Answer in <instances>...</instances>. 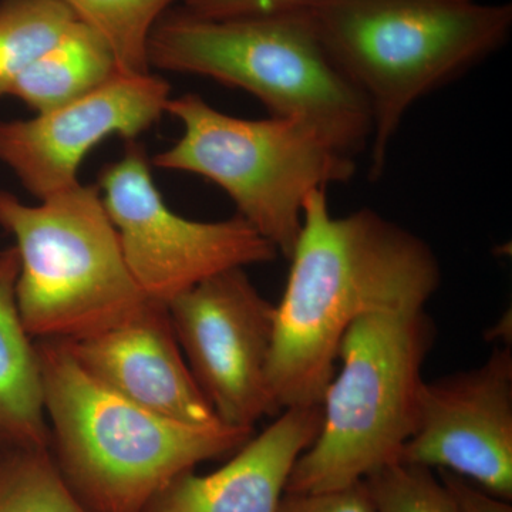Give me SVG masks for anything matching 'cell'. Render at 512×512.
Segmentation results:
<instances>
[{
    "label": "cell",
    "mask_w": 512,
    "mask_h": 512,
    "mask_svg": "<svg viewBox=\"0 0 512 512\" xmlns=\"http://www.w3.org/2000/svg\"><path fill=\"white\" fill-rule=\"evenodd\" d=\"M268 365L276 413L320 404L343 336L369 313L426 308L441 284L427 242L376 211L330 212L328 190L303 204Z\"/></svg>",
    "instance_id": "6da1fadb"
},
{
    "label": "cell",
    "mask_w": 512,
    "mask_h": 512,
    "mask_svg": "<svg viewBox=\"0 0 512 512\" xmlns=\"http://www.w3.org/2000/svg\"><path fill=\"white\" fill-rule=\"evenodd\" d=\"M372 116L369 177L417 101L507 45L510 3L478 0H312L298 8Z\"/></svg>",
    "instance_id": "7a4b0ae2"
},
{
    "label": "cell",
    "mask_w": 512,
    "mask_h": 512,
    "mask_svg": "<svg viewBox=\"0 0 512 512\" xmlns=\"http://www.w3.org/2000/svg\"><path fill=\"white\" fill-rule=\"evenodd\" d=\"M36 348L49 451L89 512H143L175 477L234 454L254 434L165 419L94 380L63 340H36Z\"/></svg>",
    "instance_id": "3957f363"
},
{
    "label": "cell",
    "mask_w": 512,
    "mask_h": 512,
    "mask_svg": "<svg viewBox=\"0 0 512 512\" xmlns=\"http://www.w3.org/2000/svg\"><path fill=\"white\" fill-rule=\"evenodd\" d=\"M148 63L244 90L271 117L302 121L349 156L369 147L372 116L365 99L299 9L224 19L170 9L151 33Z\"/></svg>",
    "instance_id": "277c9868"
},
{
    "label": "cell",
    "mask_w": 512,
    "mask_h": 512,
    "mask_svg": "<svg viewBox=\"0 0 512 512\" xmlns=\"http://www.w3.org/2000/svg\"><path fill=\"white\" fill-rule=\"evenodd\" d=\"M434 340L426 308L369 313L350 326L320 400L318 436L285 491L348 487L399 461L416 430L421 370Z\"/></svg>",
    "instance_id": "5b68a950"
},
{
    "label": "cell",
    "mask_w": 512,
    "mask_h": 512,
    "mask_svg": "<svg viewBox=\"0 0 512 512\" xmlns=\"http://www.w3.org/2000/svg\"><path fill=\"white\" fill-rule=\"evenodd\" d=\"M0 227L16 241V299L35 340L96 335L151 301L128 269L99 187L80 183L37 205L0 190Z\"/></svg>",
    "instance_id": "8992f818"
},
{
    "label": "cell",
    "mask_w": 512,
    "mask_h": 512,
    "mask_svg": "<svg viewBox=\"0 0 512 512\" xmlns=\"http://www.w3.org/2000/svg\"><path fill=\"white\" fill-rule=\"evenodd\" d=\"M167 113L183 134L153 164L217 184L237 215L285 258L301 234L306 197L356 173L355 157L302 121L238 119L192 93L170 99Z\"/></svg>",
    "instance_id": "52a82bcc"
},
{
    "label": "cell",
    "mask_w": 512,
    "mask_h": 512,
    "mask_svg": "<svg viewBox=\"0 0 512 512\" xmlns=\"http://www.w3.org/2000/svg\"><path fill=\"white\" fill-rule=\"evenodd\" d=\"M97 187L128 269L151 301L167 305L211 276L269 264L279 256L239 215L202 222L170 210L154 183L146 148L137 140L127 141L120 160L101 170Z\"/></svg>",
    "instance_id": "ba28073f"
},
{
    "label": "cell",
    "mask_w": 512,
    "mask_h": 512,
    "mask_svg": "<svg viewBox=\"0 0 512 512\" xmlns=\"http://www.w3.org/2000/svg\"><path fill=\"white\" fill-rule=\"evenodd\" d=\"M167 309L185 362L222 424L254 430L278 414L268 389L275 305L244 268L205 279Z\"/></svg>",
    "instance_id": "9c48e42d"
},
{
    "label": "cell",
    "mask_w": 512,
    "mask_h": 512,
    "mask_svg": "<svg viewBox=\"0 0 512 512\" xmlns=\"http://www.w3.org/2000/svg\"><path fill=\"white\" fill-rule=\"evenodd\" d=\"M399 461L447 471L512 501V352L421 384L419 416Z\"/></svg>",
    "instance_id": "30bf717a"
},
{
    "label": "cell",
    "mask_w": 512,
    "mask_h": 512,
    "mask_svg": "<svg viewBox=\"0 0 512 512\" xmlns=\"http://www.w3.org/2000/svg\"><path fill=\"white\" fill-rule=\"evenodd\" d=\"M170 84L157 74L119 73L33 119L0 121V163L42 201L80 184V164L111 136L134 141L167 113Z\"/></svg>",
    "instance_id": "8fae6325"
},
{
    "label": "cell",
    "mask_w": 512,
    "mask_h": 512,
    "mask_svg": "<svg viewBox=\"0 0 512 512\" xmlns=\"http://www.w3.org/2000/svg\"><path fill=\"white\" fill-rule=\"evenodd\" d=\"M63 342L94 380L128 402L178 423L222 424L185 362L164 303L150 301L113 328Z\"/></svg>",
    "instance_id": "7c38bea8"
},
{
    "label": "cell",
    "mask_w": 512,
    "mask_h": 512,
    "mask_svg": "<svg viewBox=\"0 0 512 512\" xmlns=\"http://www.w3.org/2000/svg\"><path fill=\"white\" fill-rule=\"evenodd\" d=\"M322 424L320 404L291 407L210 474L185 471L143 512H276L292 468Z\"/></svg>",
    "instance_id": "4fadbf2b"
},
{
    "label": "cell",
    "mask_w": 512,
    "mask_h": 512,
    "mask_svg": "<svg viewBox=\"0 0 512 512\" xmlns=\"http://www.w3.org/2000/svg\"><path fill=\"white\" fill-rule=\"evenodd\" d=\"M18 276V249H0V450L50 443L36 340L16 299Z\"/></svg>",
    "instance_id": "5bb4252c"
},
{
    "label": "cell",
    "mask_w": 512,
    "mask_h": 512,
    "mask_svg": "<svg viewBox=\"0 0 512 512\" xmlns=\"http://www.w3.org/2000/svg\"><path fill=\"white\" fill-rule=\"evenodd\" d=\"M119 73L106 42L76 22L19 77L9 96L23 101L36 114L45 113L86 96Z\"/></svg>",
    "instance_id": "9a60e30c"
},
{
    "label": "cell",
    "mask_w": 512,
    "mask_h": 512,
    "mask_svg": "<svg viewBox=\"0 0 512 512\" xmlns=\"http://www.w3.org/2000/svg\"><path fill=\"white\" fill-rule=\"evenodd\" d=\"M109 46L123 74L151 73V33L177 0H59Z\"/></svg>",
    "instance_id": "2e32d148"
},
{
    "label": "cell",
    "mask_w": 512,
    "mask_h": 512,
    "mask_svg": "<svg viewBox=\"0 0 512 512\" xmlns=\"http://www.w3.org/2000/svg\"><path fill=\"white\" fill-rule=\"evenodd\" d=\"M77 19L59 0L0 2V97L59 42Z\"/></svg>",
    "instance_id": "e0dca14e"
},
{
    "label": "cell",
    "mask_w": 512,
    "mask_h": 512,
    "mask_svg": "<svg viewBox=\"0 0 512 512\" xmlns=\"http://www.w3.org/2000/svg\"><path fill=\"white\" fill-rule=\"evenodd\" d=\"M0 512H89L57 468L49 448L0 450Z\"/></svg>",
    "instance_id": "ac0fdd59"
},
{
    "label": "cell",
    "mask_w": 512,
    "mask_h": 512,
    "mask_svg": "<svg viewBox=\"0 0 512 512\" xmlns=\"http://www.w3.org/2000/svg\"><path fill=\"white\" fill-rule=\"evenodd\" d=\"M376 512H460L436 471L396 463L365 478Z\"/></svg>",
    "instance_id": "d6986e66"
},
{
    "label": "cell",
    "mask_w": 512,
    "mask_h": 512,
    "mask_svg": "<svg viewBox=\"0 0 512 512\" xmlns=\"http://www.w3.org/2000/svg\"><path fill=\"white\" fill-rule=\"evenodd\" d=\"M276 512H376L365 480L335 490L282 495Z\"/></svg>",
    "instance_id": "ffe728a7"
},
{
    "label": "cell",
    "mask_w": 512,
    "mask_h": 512,
    "mask_svg": "<svg viewBox=\"0 0 512 512\" xmlns=\"http://www.w3.org/2000/svg\"><path fill=\"white\" fill-rule=\"evenodd\" d=\"M183 9L202 18H241L302 8L312 0H181Z\"/></svg>",
    "instance_id": "44dd1931"
},
{
    "label": "cell",
    "mask_w": 512,
    "mask_h": 512,
    "mask_svg": "<svg viewBox=\"0 0 512 512\" xmlns=\"http://www.w3.org/2000/svg\"><path fill=\"white\" fill-rule=\"evenodd\" d=\"M437 474L453 495L460 512H512L510 501L485 493L464 478L454 476L447 471H437Z\"/></svg>",
    "instance_id": "7402d4cb"
}]
</instances>
